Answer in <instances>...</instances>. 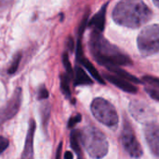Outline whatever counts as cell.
<instances>
[{"mask_svg":"<svg viewBox=\"0 0 159 159\" xmlns=\"http://www.w3.org/2000/svg\"><path fill=\"white\" fill-rule=\"evenodd\" d=\"M74 158V156H73V153L67 151L65 154H64V159H73Z\"/></svg>","mask_w":159,"mask_h":159,"instance_id":"f1b7e54d","label":"cell"},{"mask_svg":"<svg viewBox=\"0 0 159 159\" xmlns=\"http://www.w3.org/2000/svg\"><path fill=\"white\" fill-rule=\"evenodd\" d=\"M67 47H68V49L71 51V52H73L74 51V48H75V42H74V40H73V38L70 37H68V39H67Z\"/></svg>","mask_w":159,"mask_h":159,"instance_id":"4316f807","label":"cell"},{"mask_svg":"<svg viewBox=\"0 0 159 159\" xmlns=\"http://www.w3.org/2000/svg\"><path fill=\"white\" fill-rule=\"evenodd\" d=\"M60 81H61V89L62 93H63L67 97H71L70 78L68 77V75H67L66 73H63V74L61 75Z\"/></svg>","mask_w":159,"mask_h":159,"instance_id":"e0dca14e","label":"cell"},{"mask_svg":"<svg viewBox=\"0 0 159 159\" xmlns=\"http://www.w3.org/2000/svg\"><path fill=\"white\" fill-rule=\"evenodd\" d=\"M107 69L110 70L114 75L118 76V77H120V78H122V79H124V80H126L131 83H141V81L138 78H136L134 75L129 73L128 71L124 70L120 67H109Z\"/></svg>","mask_w":159,"mask_h":159,"instance_id":"4fadbf2b","label":"cell"},{"mask_svg":"<svg viewBox=\"0 0 159 159\" xmlns=\"http://www.w3.org/2000/svg\"><path fill=\"white\" fill-rule=\"evenodd\" d=\"M129 111L131 115L140 122H145L153 117L152 109L143 101L133 100L129 104Z\"/></svg>","mask_w":159,"mask_h":159,"instance_id":"9c48e42d","label":"cell"},{"mask_svg":"<svg viewBox=\"0 0 159 159\" xmlns=\"http://www.w3.org/2000/svg\"><path fill=\"white\" fill-rule=\"evenodd\" d=\"M89 48L94 59L106 68L112 67L129 66L131 59L117 47L103 37L102 33L93 31L89 39Z\"/></svg>","mask_w":159,"mask_h":159,"instance_id":"6da1fadb","label":"cell"},{"mask_svg":"<svg viewBox=\"0 0 159 159\" xmlns=\"http://www.w3.org/2000/svg\"><path fill=\"white\" fill-rule=\"evenodd\" d=\"M61 150H62V142H60L57 152H56V159H61Z\"/></svg>","mask_w":159,"mask_h":159,"instance_id":"83f0119b","label":"cell"},{"mask_svg":"<svg viewBox=\"0 0 159 159\" xmlns=\"http://www.w3.org/2000/svg\"><path fill=\"white\" fill-rule=\"evenodd\" d=\"M78 159H82V158H78Z\"/></svg>","mask_w":159,"mask_h":159,"instance_id":"4dcf8cb0","label":"cell"},{"mask_svg":"<svg viewBox=\"0 0 159 159\" xmlns=\"http://www.w3.org/2000/svg\"><path fill=\"white\" fill-rule=\"evenodd\" d=\"M93 116L102 125L116 128L118 125V114L112 103L102 97L95 98L90 106Z\"/></svg>","mask_w":159,"mask_h":159,"instance_id":"277c9868","label":"cell"},{"mask_svg":"<svg viewBox=\"0 0 159 159\" xmlns=\"http://www.w3.org/2000/svg\"><path fill=\"white\" fill-rule=\"evenodd\" d=\"M20 60H21V53H20V52H18V53L14 56L13 61H12L11 65L9 66V68L7 69L8 74L12 75V74H14V73L18 70V67H19V65H20Z\"/></svg>","mask_w":159,"mask_h":159,"instance_id":"ac0fdd59","label":"cell"},{"mask_svg":"<svg viewBox=\"0 0 159 159\" xmlns=\"http://www.w3.org/2000/svg\"><path fill=\"white\" fill-rule=\"evenodd\" d=\"M8 140L4 137H0V154H2L8 147Z\"/></svg>","mask_w":159,"mask_h":159,"instance_id":"cb8c5ba5","label":"cell"},{"mask_svg":"<svg viewBox=\"0 0 159 159\" xmlns=\"http://www.w3.org/2000/svg\"><path fill=\"white\" fill-rule=\"evenodd\" d=\"M38 99H46L48 97V91L47 90V88L45 86H42L39 91H38Z\"/></svg>","mask_w":159,"mask_h":159,"instance_id":"603a6c76","label":"cell"},{"mask_svg":"<svg viewBox=\"0 0 159 159\" xmlns=\"http://www.w3.org/2000/svg\"><path fill=\"white\" fill-rule=\"evenodd\" d=\"M143 80L145 82H147V83H149V84H151V85H153V86H155V87H157V88L159 89V78L147 75V76H143Z\"/></svg>","mask_w":159,"mask_h":159,"instance_id":"ffe728a7","label":"cell"},{"mask_svg":"<svg viewBox=\"0 0 159 159\" xmlns=\"http://www.w3.org/2000/svg\"><path fill=\"white\" fill-rule=\"evenodd\" d=\"M62 63H63V66H64V67H65L66 74L68 75V77H69L70 79L73 78V77H74V71H73L72 65H71V63H70L68 54H67L66 52L62 55Z\"/></svg>","mask_w":159,"mask_h":159,"instance_id":"d6986e66","label":"cell"},{"mask_svg":"<svg viewBox=\"0 0 159 159\" xmlns=\"http://www.w3.org/2000/svg\"><path fill=\"white\" fill-rule=\"evenodd\" d=\"M35 127H36L35 122L34 119H32L29 123V127L25 139V144L21 155V159H33L34 157V138Z\"/></svg>","mask_w":159,"mask_h":159,"instance_id":"30bf717a","label":"cell"},{"mask_svg":"<svg viewBox=\"0 0 159 159\" xmlns=\"http://www.w3.org/2000/svg\"><path fill=\"white\" fill-rule=\"evenodd\" d=\"M87 22H88V14L85 15V17H84L81 24H80V27H79V36H81L83 34V32L85 30V27H86V24H87Z\"/></svg>","mask_w":159,"mask_h":159,"instance_id":"484cf974","label":"cell"},{"mask_svg":"<svg viewBox=\"0 0 159 159\" xmlns=\"http://www.w3.org/2000/svg\"><path fill=\"white\" fill-rule=\"evenodd\" d=\"M104 78L110 82L112 84H114L115 86H116L117 88L121 89L124 92L129 93V94H136L138 92V88L131 82L118 77L116 76L114 74H104Z\"/></svg>","mask_w":159,"mask_h":159,"instance_id":"8fae6325","label":"cell"},{"mask_svg":"<svg viewBox=\"0 0 159 159\" xmlns=\"http://www.w3.org/2000/svg\"><path fill=\"white\" fill-rule=\"evenodd\" d=\"M152 17V11L143 0H120L113 10L114 21L122 26L138 28Z\"/></svg>","mask_w":159,"mask_h":159,"instance_id":"7a4b0ae2","label":"cell"},{"mask_svg":"<svg viewBox=\"0 0 159 159\" xmlns=\"http://www.w3.org/2000/svg\"><path fill=\"white\" fill-rule=\"evenodd\" d=\"M144 135L151 152L159 157V127L155 123H147L144 127Z\"/></svg>","mask_w":159,"mask_h":159,"instance_id":"ba28073f","label":"cell"},{"mask_svg":"<svg viewBox=\"0 0 159 159\" xmlns=\"http://www.w3.org/2000/svg\"><path fill=\"white\" fill-rule=\"evenodd\" d=\"M145 91L147 92V94L152 97L154 98L155 100L158 101L159 102V91L158 90H156V89H151V88H146Z\"/></svg>","mask_w":159,"mask_h":159,"instance_id":"7402d4cb","label":"cell"},{"mask_svg":"<svg viewBox=\"0 0 159 159\" xmlns=\"http://www.w3.org/2000/svg\"><path fill=\"white\" fill-rule=\"evenodd\" d=\"M81 121V115L80 114H77L74 117H72L70 120H69V123H68V127L69 128H73L75 127L79 122Z\"/></svg>","mask_w":159,"mask_h":159,"instance_id":"44dd1931","label":"cell"},{"mask_svg":"<svg viewBox=\"0 0 159 159\" xmlns=\"http://www.w3.org/2000/svg\"><path fill=\"white\" fill-rule=\"evenodd\" d=\"M70 142L72 149L78 155H81V147H80V131L74 129L71 132L70 136Z\"/></svg>","mask_w":159,"mask_h":159,"instance_id":"2e32d148","label":"cell"},{"mask_svg":"<svg viewBox=\"0 0 159 159\" xmlns=\"http://www.w3.org/2000/svg\"><path fill=\"white\" fill-rule=\"evenodd\" d=\"M105 14H106V5H104L97 14L93 16V18L89 21V26L93 27L96 32L102 33L104 29V24H105Z\"/></svg>","mask_w":159,"mask_h":159,"instance_id":"7c38bea8","label":"cell"},{"mask_svg":"<svg viewBox=\"0 0 159 159\" xmlns=\"http://www.w3.org/2000/svg\"><path fill=\"white\" fill-rule=\"evenodd\" d=\"M49 112H50V108L48 107V105H47V107H44V111L42 112V120H43V124L46 122L48 123V117H49Z\"/></svg>","mask_w":159,"mask_h":159,"instance_id":"d4e9b609","label":"cell"},{"mask_svg":"<svg viewBox=\"0 0 159 159\" xmlns=\"http://www.w3.org/2000/svg\"><path fill=\"white\" fill-rule=\"evenodd\" d=\"M80 142L92 158H102L108 153L109 144L106 137L94 127H86L80 131Z\"/></svg>","mask_w":159,"mask_h":159,"instance_id":"3957f363","label":"cell"},{"mask_svg":"<svg viewBox=\"0 0 159 159\" xmlns=\"http://www.w3.org/2000/svg\"><path fill=\"white\" fill-rule=\"evenodd\" d=\"M78 61L82 64V66H83L85 68H87V70L89 72V74H90L98 82H100L101 84H105L104 80L102 79V77L101 76V74L98 72V70L95 68V67H94L87 58H85V57L83 56V57H81L80 59H78Z\"/></svg>","mask_w":159,"mask_h":159,"instance_id":"9a60e30c","label":"cell"},{"mask_svg":"<svg viewBox=\"0 0 159 159\" xmlns=\"http://www.w3.org/2000/svg\"><path fill=\"white\" fill-rule=\"evenodd\" d=\"M153 1H154L155 5H156L157 7H159V0H153Z\"/></svg>","mask_w":159,"mask_h":159,"instance_id":"f546056e","label":"cell"},{"mask_svg":"<svg viewBox=\"0 0 159 159\" xmlns=\"http://www.w3.org/2000/svg\"><path fill=\"white\" fill-rule=\"evenodd\" d=\"M138 49L143 56H150L159 52V24L144 27L138 38Z\"/></svg>","mask_w":159,"mask_h":159,"instance_id":"5b68a950","label":"cell"},{"mask_svg":"<svg viewBox=\"0 0 159 159\" xmlns=\"http://www.w3.org/2000/svg\"><path fill=\"white\" fill-rule=\"evenodd\" d=\"M21 97L22 92L21 89L19 87L14 91L12 97L7 102L5 107L0 109V126L3 125L5 122L12 119L18 113L21 105Z\"/></svg>","mask_w":159,"mask_h":159,"instance_id":"52a82bcc","label":"cell"},{"mask_svg":"<svg viewBox=\"0 0 159 159\" xmlns=\"http://www.w3.org/2000/svg\"><path fill=\"white\" fill-rule=\"evenodd\" d=\"M74 76H75V85H91L93 83V82L89 78V76L80 67H75Z\"/></svg>","mask_w":159,"mask_h":159,"instance_id":"5bb4252c","label":"cell"},{"mask_svg":"<svg viewBox=\"0 0 159 159\" xmlns=\"http://www.w3.org/2000/svg\"><path fill=\"white\" fill-rule=\"evenodd\" d=\"M120 142L123 149L129 157L134 158H140L143 156V148L136 138L132 127L128 121H126L124 124L120 136Z\"/></svg>","mask_w":159,"mask_h":159,"instance_id":"8992f818","label":"cell"}]
</instances>
